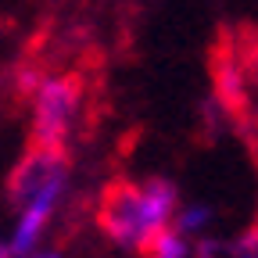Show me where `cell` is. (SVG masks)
Listing matches in <instances>:
<instances>
[{"instance_id": "cell-7", "label": "cell", "mask_w": 258, "mask_h": 258, "mask_svg": "<svg viewBox=\"0 0 258 258\" xmlns=\"http://www.w3.org/2000/svg\"><path fill=\"white\" fill-rule=\"evenodd\" d=\"M29 258H61V254H57L54 247H40L36 254H29Z\"/></svg>"}, {"instance_id": "cell-4", "label": "cell", "mask_w": 258, "mask_h": 258, "mask_svg": "<svg viewBox=\"0 0 258 258\" xmlns=\"http://www.w3.org/2000/svg\"><path fill=\"white\" fill-rule=\"evenodd\" d=\"M194 258H258V222H251L244 233L222 240V237H205L194 247Z\"/></svg>"}, {"instance_id": "cell-6", "label": "cell", "mask_w": 258, "mask_h": 258, "mask_svg": "<svg viewBox=\"0 0 258 258\" xmlns=\"http://www.w3.org/2000/svg\"><path fill=\"white\" fill-rule=\"evenodd\" d=\"M208 222H212V208L208 205H194V208H183L176 215V230L190 237V233H201Z\"/></svg>"}, {"instance_id": "cell-3", "label": "cell", "mask_w": 258, "mask_h": 258, "mask_svg": "<svg viewBox=\"0 0 258 258\" xmlns=\"http://www.w3.org/2000/svg\"><path fill=\"white\" fill-rule=\"evenodd\" d=\"M69 186V154L64 147H47V144H32L8 179V198L15 208H25L32 198L50 190Z\"/></svg>"}, {"instance_id": "cell-5", "label": "cell", "mask_w": 258, "mask_h": 258, "mask_svg": "<svg viewBox=\"0 0 258 258\" xmlns=\"http://www.w3.org/2000/svg\"><path fill=\"white\" fill-rule=\"evenodd\" d=\"M147 258H190V247H186V233H179L176 226L165 233H158L151 240V247L144 251Z\"/></svg>"}, {"instance_id": "cell-2", "label": "cell", "mask_w": 258, "mask_h": 258, "mask_svg": "<svg viewBox=\"0 0 258 258\" xmlns=\"http://www.w3.org/2000/svg\"><path fill=\"white\" fill-rule=\"evenodd\" d=\"M83 76H47L32 97V144L61 147L83 104Z\"/></svg>"}, {"instance_id": "cell-1", "label": "cell", "mask_w": 258, "mask_h": 258, "mask_svg": "<svg viewBox=\"0 0 258 258\" xmlns=\"http://www.w3.org/2000/svg\"><path fill=\"white\" fill-rule=\"evenodd\" d=\"M97 226H101V233L111 244H118L125 251H147L158 233H165L158 226L151 205H147L144 186L129 183V179H115L101 194V205H97Z\"/></svg>"}]
</instances>
